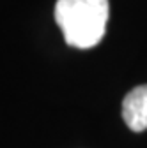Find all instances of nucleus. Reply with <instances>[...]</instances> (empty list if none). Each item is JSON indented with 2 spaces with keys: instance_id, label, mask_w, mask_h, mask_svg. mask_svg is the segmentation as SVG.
<instances>
[{
  "instance_id": "f257e3e1",
  "label": "nucleus",
  "mask_w": 147,
  "mask_h": 148,
  "mask_svg": "<svg viewBox=\"0 0 147 148\" xmlns=\"http://www.w3.org/2000/svg\"><path fill=\"white\" fill-rule=\"evenodd\" d=\"M110 14L108 0H57L55 21L67 46L89 49L101 42Z\"/></svg>"
},
{
  "instance_id": "f03ea898",
  "label": "nucleus",
  "mask_w": 147,
  "mask_h": 148,
  "mask_svg": "<svg viewBox=\"0 0 147 148\" xmlns=\"http://www.w3.org/2000/svg\"><path fill=\"white\" fill-rule=\"evenodd\" d=\"M122 118L135 132L147 129V85L135 86L122 101Z\"/></svg>"
}]
</instances>
